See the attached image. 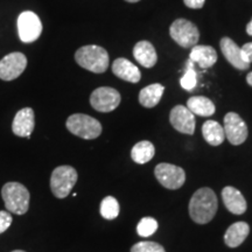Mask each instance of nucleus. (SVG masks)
<instances>
[{"label": "nucleus", "mask_w": 252, "mask_h": 252, "mask_svg": "<svg viewBox=\"0 0 252 252\" xmlns=\"http://www.w3.org/2000/svg\"><path fill=\"white\" fill-rule=\"evenodd\" d=\"M219 208L215 191L210 188H200L189 202V215L197 224H207L215 217Z\"/></svg>", "instance_id": "f257e3e1"}, {"label": "nucleus", "mask_w": 252, "mask_h": 252, "mask_svg": "<svg viewBox=\"0 0 252 252\" xmlns=\"http://www.w3.org/2000/svg\"><path fill=\"white\" fill-rule=\"evenodd\" d=\"M75 60L82 68L94 74H102L109 67V54L96 45L83 46L75 53Z\"/></svg>", "instance_id": "f03ea898"}, {"label": "nucleus", "mask_w": 252, "mask_h": 252, "mask_svg": "<svg viewBox=\"0 0 252 252\" xmlns=\"http://www.w3.org/2000/svg\"><path fill=\"white\" fill-rule=\"evenodd\" d=\"M6 209L17 215H25L30 208V191L19 182H7L1 189Z\"/></svg>", "instance_id": "7ed1b4c3"}, {"label": "nucleus", "mask_w": 252, "mask_h": 252, "mask_svg": "<svg viewBox=\"0 0 252 252\" xmlns=\"http://www.w3.org/2000/svg\"><path fill=\"white\" fill-rule=\"evenodd\" d=\"M67 128L72 134L77 135L82 139H96L102 133L100 123L90 116L84 113H75L67 119Z\"/></svg>", "instance_id": "20e7f679"}, {"label": "nucleus", "mask_w": 252, "mask_h": 252, "mask_svg": "<svg viewBox=\"0 0 252 252\" xmlns=\"http://www.w3.org/2000/svg\"><path fill=\"white\" fill-rule=\"evenodd\" d=\"M77 172L71 166H59L50 176V188L58 198H64L70 194L77 182Z\"/></svg>", "instance_id": "39448f33"}, {"label": "nucleus", "mask_w": 252, "mask_h": 252, "mask_svg": "<svg viewBox=\"0 0 252 252\" xmlns=\"http://www.w3.org/2000/svg\"><path fill=\"white\" fill-rule=\"evenodd\" d=\"M169 34L178 45L184 48H193L200 39L198 28L186 19H178L169 27Z\"/></svg>", "instance_id": "423d86ee"}, {"label": "nucleus", "mask_w": 252, "mask_h": 252, "mask_svg": "<svg viewBox=\"0 0 252 252\" xmlns=\"http://www.w3.org/2000/svg\"><path fill=\"white\" fill-rule=\"evenodd\" d=\"M18 33L25 43L34 42L42 33V24L40 18L32 11H25L18 18Z\"/></svg>", "instance_id": "0eeeda50"}, {"label": "nucleus", "mask_w": 252, "mask_h": 252, "mask_svg": "<svg viewBox=\"0 0 252 252\" xmlns=\"http://www.w3.org/2000/svg\"><path fill=\"white\" fill-rule=\"evenodd\" d=\"M121 94L113 88L100 87L90 96L91 106L98 112H111L121 104Z\"/></svg>", "instance_id": "6e6552de"}, {"label": "nucleus", "mask_w": 252, "mask_h": 252, "mask_svg": "<svg viewBox=\"0 0 252 252\" xmlns=\"http://www.w3.org/2000/svg\"><path fill=\"white\" fill-rule=\"evenodd\" d=\"M157 180L167 189H179L186 181V173L181 167L172 163H159L154 169Z\"/></svg>", "instance_id": "1a4fd4ad"}, {"label": "nucleus", "mask_w": 252, "mask_h": 252, "mask_svg": "<svg viewBox=\"0 0 252 252\" xmlns=\"http://www.w3.org/2000/svg\"><path fill=\"white\" fill-rule=\"evenodd\" d=\"M27 67V58L23 53H11L0 61V80L13 81Z\"/></svg>", "instance_id": "9d476101"}, {"label": "nucleus", "mask_w": 252, "mask_h": 252, "mask_svg": "<svg viewBox=\"0 0 252 252\" xmlns=\"http://www.w3.org/2000/svg\"><path fill=\"white\" fill-rule=\"evenodd\" d=\"M224 133L232 145L243 144L248 138V126L237 113L229 112L224 117Z\"/></svg>", "instance_id": "9b49d317"}, {"label": "nucleus", "mask_w": 252, "mask_h": 252, "mask_svg": "<svg viewBox=\"0 0 252 252\" xmlns=\"http://www.w3.org/2000/svg\"><path fill=\"white\" fill-rule=\"evenodd\" d=\"M169 121L176 131L185 134H193L195 131V117L184 105H176L169 115Z\"/></svg>", "instance_id": "f8f14e48"}, {"label": "nucleus", "mask_w": 252, "mask_h": 252, "mask_svg": "<svg viewBox=\"0 0 252 252\" xmlns=\"http://www.w3.org/2000/svg\"><path fill=\"white\" fill-rule=\"evenodd\" d=\"M35 126L34 111L31 108L19 110L12 123V131L15 135L21 138H30Z\"/></svg>", "instance_id": "ddd939ff"}, {"label": "nucleus", "mask_w": 252, "mask_h": 252, "mask_svg": "<svg viewBox=\"0 0 252 252\" xmlns=\"http://www.w3.org/2000/svg\"><path fill=\"white\" fill-rule=\"evenodd\" d=\"M220 50L224 58L228 60L231 65L239 70H247L250 67V63H248L242 54V47H239L234 40L230 37H223L220 42Z\"/></svg>", "instance_id": "4468645a"}, {"label": "nucleus", "mask_w": 252, "mask_h": 252, "mask_svg": "<svg viewBox=\"0 0 252 252\" xmlns=\"http://www.w3.org/2000/svg\"><path fill=\"white\" fill-rule=\"evenodd\" d=\"M222 198L226 209L235 215H242L247 212V201L241 191L231 186H226L222 190Z\"/></svg>", "instance_id": "2eb2a0df"}, {"label": "nucleus", "mask_w": 252, "mask_h": 252, "mask_svg": "<svg viewBox=\"0 0 252 252\" xmlns=\"http://www.w3.org/2000/svg\"><path fill=\"white\" fill-rule=\"evenodd\" d=\"M112 72L116 76L122 78L126 82L130 83H137L140 81V70L138 69L137 65L124 58H119L115 60L112 63Z\"/></svg>", "instance_id": "dca6fc26"}, {"label": "nucleus", "mask_w": 252, "mask_h": 252, "mask_svg": "<svg viewBox=\"0 0 252 252\" xmlns=\"http://www.w3.org/2000/svg\"><path fill=\"white\" fill-rule=\"evenodd\" d=\"M189 60L203 69L210 68L217 61V53L212 46L196 45L191 48Z\"/></svg>", "instance_id": "f3484780"}, {"label": "nucleus", "mask_w": 252, "mask_h": 252, "mask_svg": "<svg viewBox=\"0 0 252 252\" xmlns=\"http://www.w3.org/2000/svg\"><path fill=\"white\" fill-rule=\"evenodd\" d=\"M133 56L145 68H152L158 61V55L153 45L149 41H139L133 48Z\"/></svg>", "instance_id": "a211bd4d"}, {"label": "nucleus", "mask_w": 252, "mask_h": 252, "mask_svg": "<svg viewBox=\"0 0 252 252\" xmlns=\"http://www.w3.org/2000/svg\"><path fill=\"white\" fill-rule=\"evenodd\" d=\"M250 226L245 222H236L226 230L224 235V242L229 248H237L247 239Z\"/></svg>", "instance_id": "6ab92c4d"}, {"label": "nucleus", "mask_w": 252, "mask_h": 252, "mask_svg": "<svg viewBox=\"0 0 252 252\" xmlns=\"http://www.w3.org/2000/svg\"><path fill=\"white\" fill-rule=\"evenodd\" d=\"M187 109L193 115H198L201 117H209L216 111L215 104L207 97L193 96L187 100Z\"/></svg>", "instance_id": "aec40b11"}, {"label": "nucleus", "mask_w": 252, "mask_h": 252, "mask_svg": "<svg viewBox=\"0 0 252 252\" xmlns=\"http://www.w3.org/2000/svg\"><path fill=\"white\" fill-rule=\"evenodd\" d=\"M202 134L204 140L212 146H219L224 141V128L216 121H207L202 126Z\"/></svg>", "instance_id": "412c9836"}, {"label": "nucleus", "mask_w": 252, "mask_h": 252, "mask_svg": "<svg viewBox=\"0 0 252 252\" xmlns=\"http://www.w3.org/2000/svg\"><path fill=\"white\" fill-rule=\"evenodd\" d=\"M163 91H165V88L159 83L147 86L140 91L139 103L145 108H154L161 99Z\"/></svg>", "instance_id": "4be33fe9"}, {"label": "nucleus", "mask_w": 252, "mask_h": 252, "mask_svg": "<svg viewBox=\"0 0 252 252\" xmlns=\"http://www.w3.org/2000/svg\"><path fill=\"white\" fill-rule=\"evenodd\" d=\"M154 152H156V150H154L153 144L151 141L143 140L134 145L131 151V157L134 162L144 165V163L149 162L154 157Z\"/></svg>", "instance_id": "5701e85b"}, {"label": "nucleus", "mask_w": 252, "mask_h": 252, "mask_svg": "<svg viewBox=\"0 0 252 252\" xmlns=\"http://www.w3.org/2000/svg\"><path fill=\"white\" fill-rule=\"evenodd\" d=\"M119 203L113 196H106L100 203V215L105 220H115L119 215Z\"/></svg>", "instance_id": "b1692460"}, {"label": "nucleus", "mask_w": 252, "mask_h": 252, "mask_svg": "<svg viewBox=\"0 0 252 252\" xmlns=\"http://www.w3.org/2000/svg\"><path fill=\"white\" fill-rule=\"evenodd\" d=\"M180 84L185 90L188 91L194 90L195 87H196V71L194 69V63L190 60L187 63V68H186L185 75L181 78Z\"/></svg>", "instance_id": "393cba45"}, {"label": "nucleus", "mask_w": 252, "mask_h": 252, "mask_svg": "<svg viewBox=\"0 0 252 252\" xmlns=\"http://www.w3.org/2000/svg\"><path fill=\"white\" fill-rule=\"evenodd\" d=\"M158 230V222L153 217H144L137 225V232L141 237H150Z\"/></svg>", "instance_id": "a878e982"}, {"label": "nucleus", "mask_w": 252, "mask_h": 252, "mask_svg": "<svg viewBox=\"0 0 252 252\" xmlns=\"http://www.w3.org/2000/svg\"><path fill=\"white\" fill-rule=\"evenodd\" d=\"M131 252H166L159 243L156 242H139L131 248Z\"/></svg>", "instance_id": "bb28decb"}, {"label": "nucleus", "mask_w": 252, "mask_h": 252, "mask_svg": "<svg viewBox=\"0 0 252 252\" xmlns=\"http://www.w3.org/2000/svg\"><path fill=\"white\" fill-rule=\"evenodd\" d=\"M12 224V216L8 212L0 210V234L5 232Z\"/></svg>", "instance_id": "cd10ccee"}, {"label": "nucleus", "mask_w": 252, "mask_h": 252, "mask_svg": "<svg viewBox=\"0 0 252 252\" xmlns=\"http://www.w3.org/2000/svg\"><path fill=\"white\" fill-rule=\"evenodd\" d=\"M242 54H243V58L248 63H252V42L245 43V45L242 47Z\"/></svg>", "instance_id": "c85d7f7f"}, {"label": "nucleus", "mask_w": 252, "mask_h": 252, "mask_svg": "<svg viewBox=\"0 0 252 252\" xmlns=\"http://www.w3.org/2000/svg\"><path fill=\"white\" fill-rule=\"evenodd\" d=\"M185 5L189 8H194V9H198L202 8L206 0H184Z\"/></svg>", "instance_id": "c756f323"}, {"label": "nucleus", "mask_w": 252, "mask_h": 252, "mask_svg": "<svg viewBox=\"0 0 252 252\" xmlns=\"http://www.w3.org/2000/svg\"><path fill=\"white\" fill-rule=\"evenodd\" d=\"M247 33L249 34V35L252 36V19H251V21L248 24V26H247Z\"/></svg>", "instance_id": "7c9ffc66"}, {"label": "nucleus", "mask_w": 252, "mask_h": 252, "mask_svg": "<svg viewBox=\"0 0 252 252\" xmlns=\"http://www.w3.org/2000/svg\"><path fill=\"white\" fill-rule=\"evenodd\" d=\"M247 82H248L249 86H251V87H252V71L250 72V74H248V76H247Z\"/></svg>", "instance_id": "2f4dec72"}, {"label": "nucleus", "mask_w": 252, "mask_h": 252, "mask_svg": "<svg viewBox=\"0 0 252 252\" xmlns=\"http://www.w3.org/2000/svg\"><path fill=\"white\" fill-rule=\"evenodd\" d=\"M126 1H128V2H138V1H140V0H126Z\"/></svg>", "instance_id": "473e14b6"}, {"label": "nucleus", "mask_w": 252, "mask_h": 252, "mask_svg": "<svg viewBox=\"0 0 252 252\" xmlns=\"http://www.w3.org/2000/svg\"><path fill=\"white\" fill-rule=\"evenodd\" d=\"M12 252H26V251H23V250H14V251H12Z\"/></svg>", "instance_id": "72a5a7b5"}]
</instances>
